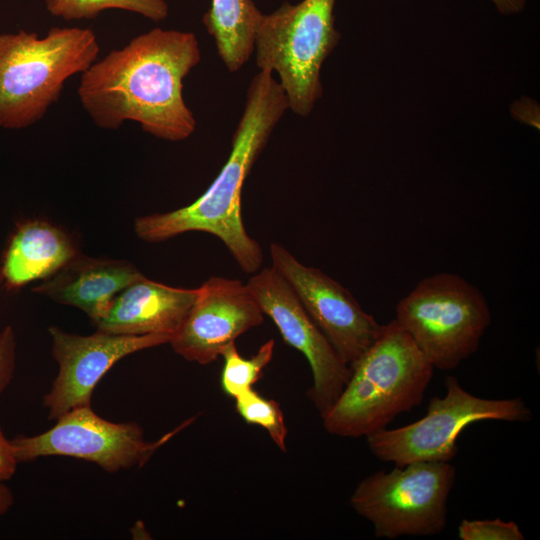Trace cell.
Instances as JSON below:
<instances>
[{
	"instance_id": "cell-24",
	"label": "cell",
	"mask_w": 540,
	"mask_h": 540,
	"mask_svg": "<svg viewBox=\"0 0 540 540\" xmlns=\"http://www.w3.org/2000/svg\"><path fill=\"white\" fill-rule=\"evenodd\" d=\"M497 10L504 15L520 13L525 5L526 0H491Z\"/></svg>"
},
{
	"instance_id": "cell-19",
	"label": "cell",
	"mask_w": 540,
	"mask_h": 540,
	"mask_svg": "<svg viewBox=\"0 0 540 540\" xmlns=\"http://www.w3.org/2000/svg\"><path fill=\"white\" fill-rule=\"evenodd\" d=\"M274 346V339H270L262 344L253 356L245 358L237 350L235 342L228 344L221 353L224 362L221 373L223 391L235 398L253 388L271 362Z\"/></svg>"
},
{
	"instance_id": "cell-9",
	"label": "cell",
	"mask_w": 540,
	"mask_h": 540,
	"mask_svg": "<svg viewBox=\"0 0 540 540\" xmlns=\"http://www.w3.org/2000/svg\"><path fill=\"white\" fill-rule=\"evenodd\" d=\"M195 418L156 441L144 438L135 422L115 423L97 415L91 406L74 408L49 430L35 436H16L11 440L18 463L40 457L67 456L93 462L108 473L142 467L151 456Z\"/></svg>"
},
{
	"instance_id": "cell-4",
	"label": "cell",
	"mask_w": 540,
	"mask_h": 540,
	"mask_svg": "<svg viewBox=\"0 0 540 540\" xmlns=\"http://www.w3.org/2000/svg\"><path fill=\"white\" fill-rule=\"evenodd\" d=\"M100 45L88 28L52 27L44 37L19 30L0 34V128L40 121L65 82L97 59Z\"/></svg>"
},
{
	"instance_id": "cell-15",
	"label": "cell",
	"mask_w": 540,
	"mask_h": 540,
	"mask_svg": "<svg viewBox=\"0 0 540 540\" xmlns=\"http://www.w3.org/2000/svg\"><path fill=\"white\" fill-rule=\"evenodd\" d=\"M141 276L130 262L77 253L33 291L82 310L95 324L105 315L115 296Z\"/></svg>"
},
{
	"instance_id": "cell-1",
	"label": "cell",
	"mask_w": 540,
	"mask_h": 540,
	"mask_svg": "<svg viewBox=\"0 0 540 540\" xmlns=\"http://www.w3.org/2000/svg\"><path fill=\"white\" fill-rule=\"evenodd\" d=\"M200 60L194 33L154 28L80 74V104L99 128L115 130L134 121L154 137L185 140L196 119L184 101L183 80Z\"/></svg>"
},
{
	"instance_id": "cell-25",
	"label": "cell",
	"mask_w": 540,
	"mask_h": 540,
	"mask_svg": "<svg viewBox=\"0 0 540 540\" xmlns=\"http://www.w3.org/2000/svg\"><path fill=\"white\" fill-rule=\"evenodd\" d=\"M14 503L12 491L3 483H0V516L5 514Z\"/></svg>"
},
{
	"instance_id": "cell-2",
	"label": "cell",
	"mask_w": 540,
	"mask_h": 540,
	"mask_svg": "<svg viewBox=\"0 0 540 540\" xmlns=\"http://www.w3.org/2000/svg\"><path fill=\"white\" fill-rule=\"evenodd\" d=\"M288 109L286 95L273 73L259 70L246 91L229 157L216 178L191 204L171 212L138 217L134 224L138 237L159 242L190 231L209 233L224 243L242 271L251 274L260 270L263 251L244 227L242 189L274 128Z\"/></svg>"
},
{
	"instance_id": "cell-22",
	"label": "cell",
	"mask_w": 540,
	"mask_h": 540,
	"mask_svg": "<svg viewBox=\"0 0 540 540\" xmlns=\"http://www.w3.org/2000/svg\"><path fill=\"white\" fill-rule=\"evenodd\" d=\"M15 334L11 326L0 333V395L10 384L15 370Z\"/></svg>"
},
{
	"instance_id": "cell-23",
	"label": "cell",
	"mask_w": 540,
	"mask_h": 540,
	"mask_svg": "<svg viewBox=\"0 0 540 540\" xmlns=\"http://www.w3.org/2000/svg\"><path fill=\"white\" fill-rule=\"evenodd\" d=\"M17 465L13 444L0 427V483L9 480L15 474Z\"/></svg>"
},
{
	"instance_id": "cell-13",
	"label": "cell",
	"mask_w": 540,
	"mask_h": 540,
	"mask_svg": "<svg viewBox=\"0 0 540 540\" xmlns=\"http://www.w3.org/2000/svg\"><path fill=\"white\" fill-rule=\"evenodd\" d=\"M263 321L264 313L246 284L212 276L198 287L194 304L169 344L185 360L207 365L216 361L228 344Z\"/></svg>"
},
{
	"instance_id": "cell-12",
	"label": "cell",
	"mask_w": 540,
	"mask_h": 540,
	"mask_svg": "<svg viewBox=\"0 0 540 540\" xmlns=\"http://www.w3.org/2000/svg\"><path fill=\"white\" fill-rule=\"evenodd\" d=\"M52 355L58 374L43 397L48 419L57 420L68 411L91 406L94 388L110 368L123 357L143 349L169 343L171 335L113 334L97 330L83 336L51 326Z\"/></svg>"
},
{
	"instance_id": "cell-11",
	"label": "cell",
	"mask_w": 540,
	"mask_h": 540,
	"mask_svg": "<svg viewBox=\"0 0 540 540\" xmlns=\"http://www.w3.org/2000/svg\"><path fill=\"white\" fill-rule=\"evenodd\" d=\"M272 267L289 283L339 357L350 366L377 338L382 325L354 296L320 269L306 266L271 243Z\"/></svg>"
},
{
	"instance_id": "cell-20",
	"label": "cell",
	"mask_w": 540,
	"mask_h": 540,
	"mask_svg": "<svg viewBox=\"0 0 540 540\" xmlns=\"http://www.w3.org/2000/svg\"><path fill=\"white\" fill-rule=\"evenodd\" d=\"M234 399L238 414L247 423L264 428L274 444L286 452L288 430L279 403L261 396L253 388Z\"/></svg>"
},
{
	"instance_id": "cell-14",
	"label": "cell",
	"mask_w": 540,
	"mask_h": 540,
	"mask_svg": "<svg viewBox=\"0 0 540 540\" xmlns=\"http://www.w3.org/2000/svg\"><path fill=\"white\" fill-rule=\"evenodd\" d=\"M197 295L198 288L171 287L141 276L115 296L95 325L113 334L172 336Z\"/></svg>"
},
{
	"instance_id": "cell-5",
	"label": "cell",
	"mask_w": 540,
	"mask_h": 540,
	"mask_svg": "<svg viewBox=\"0 0 540 540\" xmlns=\"http://www.w3.org/2000/svg\"><path fill=\"white\" fill-rule=\"evenodd\" d=\"M335 1L284 2L270 14L262 13L256 26L257 67L278 74L289 109L302 117L322 97L321 67L340 39Z\"/></svg>"
},
{
	"instance_id": "cell-3",
	"label": "cell",
	"mask_w": 540,
	"mask_h": 540,
	"mask_svg": "<svg viewBox=\"0 0 540 540\" xmlns=\"http://www.w3.org/2000/svg\"><path fill=\"white\" fill-rule=\"evenodd\" d=\"M349 367L347 384L321 417L329 434L347 438L367 437L418 407L434 373L395 319L382 325L374 342Z\"/></svg>"
},
{
	"instance_id": "cell-10",
	"label": "cell",
	"mask_w": 540,
	"mask_h": 540,
	"mask_svg": "<svg viewBox=\"0 0 540 540\" xmlns=\"http://www.w3.org/2000/svg\"><path fill=\"white\" fill-rule=\"evenodd\" d=\"M246 285L285 343L307 359L313 377L308 396L322 417L347 384L350 367L339 357L289 283L272 266L255 272Z\"/></svg>"
},
{
	"instance_id": "cell-7",
	"label": "cell",
	"mask_w": 540,
	"mask_h": 540,
	"mask_svg": "<svg viewBox=\"0 0 540 540\" xmlns=\"http://www.w3.org/2000/svg\"><path fill=\"white\" fill-rule=\"evenodd\" d=\"M456 478L449 462H412L370 474L350 497L377 538L432 536L447 523L448 499Z\"/></svg>"
},
{
	"instance_id": "cell-18",
	"label": "cell",
	"mask_w": 540,
	"mask_h": 540,
	"mask_svg": "<svg viewBox=\"0 0 540 540\" xmlns=\"http://www.w3.org/2000/svg\"><path fill=\"white\" fill-rule=\"evenodd\" d=\"M47 11L65 21L94 19L107 9L134 12L159 22L168 16L165 0H44Z\"/></svg>"
},
{
	"instance_id": "cell-6",
	"label": "cell",
	"mask_w": 540,
	"mask_h": 540,
	"mask_svg": "<svg viewBox=\"0 0 540 540\" xmlns=\"http://www.w3.org/2000/svg\"><path fill=\"white\" fill-rule=\"evenodd\" d=\"M396 322L434 369L452 370L473 355L491 323L482 292L461 276L423 278L396 305Z\"/></svg>"
},
{
	"instance_id": "cell-17",
	"label": "cell",
	"mask_w": 540,
	"mask_h": 540,
	"mask_svg": "<svg viewBox=\"0 0 540 540\" xmlns=\"http://www.w3.org/2000/svg\"><path fill=\"white\" fill-rule=\"evenodd\" d=\"M261 14L252 0H211L202 22L230 72L240 70L252 56Z\"/></svg>"
},
{
	"instance_id": "cell-21",
	"label": "cell",
	"mask_w": 540,
	"mask_h": 540,
	"mask_svg": "<svg viewBox=\"0 0 540 540\" xmlns=\"http://www.w3.org/2000/svg\"><path fill=\"white\" fill-rule=\"evenodd\" d=\"M461 540H523L524 534L514 521L463 519L457 529Z\"/></svg>"
},
{
	"instance_id": "cell-16",
	"label": "cell",
	"mask_w": 540,
	"mask_h": 540,
	"mask_svg": "<svg viewBox=\"0 0 540 540\" xmlns=\"http://www.w3.org/2000/svg\"><path fill=\"white\" fill-rule=\"evenodd\" d=\"M77 251L67 235L45 221L18 225L3 255L0 277L8 289L47 279Z\"/></svg>"
},
{
	"instance_id": "cell-8",
	"label": "cell",
	"mask_w": 540,
	"mask_h": 540,
	"mask_svg": "<svg viewBox=\"0 0 540 540\" xmlns=\"http://www.w3.org/2000/svg\"><path fill=\"white\" fill-rule=\"evenodd\" d=\"M446 394L430 399L421 419L395 429H383L366 437L371 453L395 466L412 462H450L457 453L460 433L483 420L527 422L532 412L520 397L486 399L465 390L456 377L445 379Z\"/></svg>"
}]
</instances>
